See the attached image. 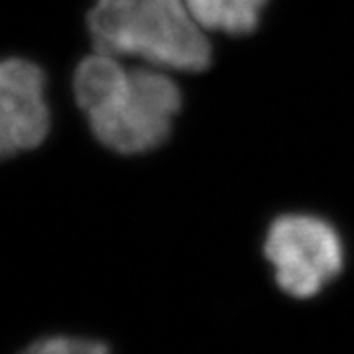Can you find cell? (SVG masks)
Listing matches in <instances>:
<instances>
[{"label":"cell","instance_id":"cell-1","mask_svg":"<svg viewBox=\"0 0 354 354\" xmlns=\"http://www.w3.org/2000/svg\"><path fill=\"white\" fill-rule=\"evenodd\" d=\"M73 95L95 138L124 156L162 146L181 111L179 85L165 69L124 67L116 55L99 50L77 65Z\"/></svg>","mask_w":354,"mask_h":354},{"label":"cell","instance_id":"cell-5","mask_svg":"<svg viewBox=\"0 0 354 354\" xmlns=\"http://www.w3.org/2000/svg\"><path fill=\"white\" fill-rule=\"evenodd\" d=\"M205 32L246 36L260 24L268 0H185Z\"/></svg>","mask_w":354,"mask_h":354},{"label":"cell","instance_id":"cell-6","mask_svg":"<svg viewBox=\"0 0 354 354\" xmlns=\"http://www.w3.org/2000/svg\"><path fill=\"white\" fill-rule=\"evenodd\" d=\"M24 354H109V348L97 341L50 337L34 342Z\"/></svg>","mask_w":354,"mask_h":354},{"label":"cell","instance_id":"cell-3","mask_svg":"<svg viewBox=\"0 0 354 354\" xmlns=\"http://www.w3.org/2000/svg\"><path fill=\"white\" fill-rule=\"evenodd\" d=\"M264 254L279 288L299 299L313 297L337 278L344 260L335 227L307 213L278 216L268 230Z\"/></svg>","mask_w":354,"mask_h":354},{"label":"cell","instance_id":"cell-4","mask_svg":"<svg viewBox=\"0 0 354 354\" xmlns=\"http://www.w3.org/2000/svg\"><path fill=\"white\" fill-rule=\"evenodd\" d=\"M46 73L24 57L0 59V160L39 148L51 130Z\"/></svg>","mask_w":354,"mask_h":354},{"label":"cell","instance_id":"cell-2","mask_svg":"<svg viewBox=\"0 0 354 354\" xmlns=\"http://www.w3.org/2000/svg\"><path fill=\"white\" fill-rule=\"evenodd\" d=\"M95 50L169 71H205L211 44L185 0H95L87 16Z\"/></svg>","mask_w":354,"mask_h":354}]
</instances>
